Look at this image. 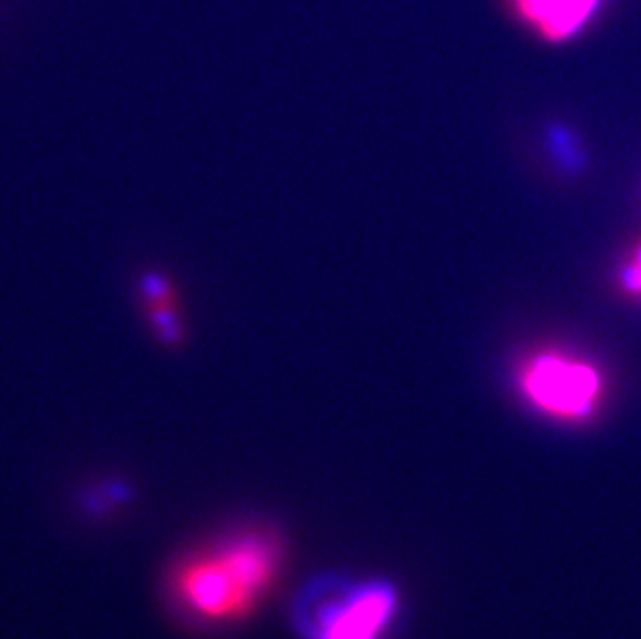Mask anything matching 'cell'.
<instances>
[{
	"mask_svg": "<svg viewBox=\"0 0 641 639\" xmlns=\"http://www.w3.org/2000/svg\"><path fill=\"white\" fill-rule=\"evenodd\" d=\"M281 540L264 528H243L202 546L172 567L169 598L208 627L237 623L264 602L282 569Z\"/></svg>",
	"mask_w": 641,
	"mask_h": 639,
	"instance_id": "obj_1",
	"label": "cell"
},
{
	"mask_svg": "<svg viewBox=\"0 0 641 639\" xmlns=\"http://www.w3.org/2000/svg\"><path fill=\"white\" fill-rule=\"evenodd\" d=\"M399 617V590L380 577L324 573L310 579L293 602L301 639H389Z\"/></svg>",
	"mask_w": 641,
	"mask_h": 639,
	"instance_id": "obj_2",
	"label": "cell"
},
{
	"mask_svg": "<svg viewBox=\"0 0 641 639\" xmlns=\"http://www.w3.org/2000/svg\"><path fill=\"white\" fill-rule=\"evenodd\" d=\"M519 382L532 406L559 420L592 416L602 395V378L594 366L554 353L533 358Z\"/></svg>",
	"mask_w": 641,
	"mask_h": 639,
	"instance_id": "obj_3",
	"label": "cell"
},
{
	"mask_svg": "<svg viewBox=\"0 0 641 639\" xmlns=\"http://www.w3.org/2000/svg\"><path fill=\"white\" fill-rule=\"evenodd\" d=\"M136 299L148 335L167 349L183 347L189 332L186 299L171 272L158 266L146 268L136 281Z\"/></svg>",
	"mask_w": 641,
	"mask_h": 639,
	"instance_id": "obj_4",
	"label": "cell"
},
{
	"mask_svg": "<svg viewBox=\"0 0 641 639\" xmlns=\"http://www.w3.org/2000/svg\"><path fill=\"white\" fill-rule=\"evenodd\" d=\"M521 21L547 42H564L578 36L602 0H509Z\"/></svg>",
	"mask_w": 641,
	"mask_h": 639,
	"instance_id": "obj_5",
	"label": "cell"
}]
</instances>
